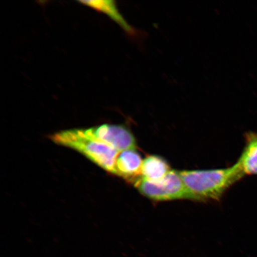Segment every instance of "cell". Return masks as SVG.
Instances as JSON below:
<instances>
[{
  "instance_id": "cell-4",
  "label": "cell",
  "mask_w": 257,
  "mask_h": 257,
  "mask_svg": "<svg viewBox=\"0 0 257 257\" xmlns=\"http://www.w3.org/2000/svg\"><path fill=\"white\" fill-rule=\"evenodd\" d=\"M84 130L89 136L107 144L118 152L137 149L136 138L124 125L103 124Z\"/></svg>"
},
{
  "instance_id": "cell-6",
  "label": "cell",
  "mask_w": 257,
  "mask_h": 257,
  "mask_svg": "<svg viewBox=\"0 0 257 257\" xmlns=\"http://www.w3.org/2000/svg\"><path fill=\"white\" fill-rule=\"evenodd\" d=\"M172 170L167 161L156 155L147 156L143 160L141 178L149 181H158Z\"/></svg>"
},
{
  "instance_id": "cell-8",
  "label": "cell",
  "mask_w": 257,
  "mask_h": 257,
  "mask_svg": "<svg viewBox=\"0 0 257 257\" xmlns=\"http://www.w3.org/2000/svg\"><path fill=\"white\" fill-rule=\"evenodd\" d=\"M79 3L107 15L128 34H134V29L128 24L120 14L115 2L108 0V1H79Z\"/></svg>"
},
{
  "instance_id": "cell-5",
  "label": "cell",
  "mask_w": 257,
  "mask_h": 257,
  "mask_svg": "<svg viewBox=\"0 0 257 257\" xmlns=\"http://www.w3.org/2000/svg\"><path fill=\"white\" fill-rule=\"evenodd\" d=\"M143 160L136 150H127L118 153L115 161L114 175L126 181L136 182L141 178Z\"/></svg>"
},
{
  "instance_id": "cell-7",
  "label": "cell",
  "mask_w": 257,
  "mask_h": 257,
  "mask_svg": "<svg viewBox=\"0 0 257 257\" xmlns=\"http://www.w3.org/2000/svg\"><path fill=\"white\" fill-rule=\"evenodd\" d=\"M246 146L237 163L244 175H257V134L246 136Z\"/></svg>"
},
{
  "instance_id": "cell-1",
  "label": "cell",
  "mask_w": 257,
  "mask_h": 257,
  "mask_svg": "<svg viewBox=\"0 0 257 257\" xmlns=\"http://www.w3.org/2000/svg\"><path fill=\"white\" fill-rule=\"evenodd\" d=\"M192 200H218L244 175L238 163L230 168L179 171Z\"/></svg>"
},
{
  "instance_id": "cell-2",
  "label": "cell",
  "mask_w": 257,
  "mask_h": 257,
  "mask_svg": "<svg viewBox=\"0 0 257 257\" xmlns=\"http://www.w3.org/2000/svg\"><path fill=\"white\" fill-rule=\"evenodd\" d=\"M54 143L81 153L92 162L114 174L118 151L86 134L84 128L62 131L50 137Z\"/></svg>"
},
{
  "instance_id": "cell-3",
  "label": "cell",
  "mask_w": 257,
  "mask_h": 257,
  "mask_svg": "<svg viewBox=\"0 0 257 257\" xmlns=\"http://www.w3.org/2000/svg\"><path fill=\"white\" fill-rule=\"evenodd\" d=\"M134 185L141 194L153 201L192 200L179 172L176 170H170L165 178L158 181H149L141 178Z\"/></svg>"
}]
</instances>
